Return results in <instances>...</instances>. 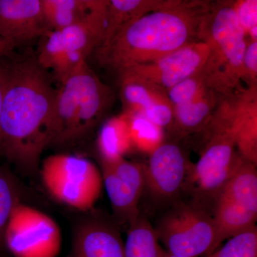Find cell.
<instances>
[{"label": "cell", "mask_w": 257, "mask_h": 257, "mask_svg": "<svg viewBox=\"0 0 257 257\" xmlns=\"http://www.w3.org/2000/svg\"><path fill=\"white\" fill-rule=\"evenodd\" d=\"M7 78L0 116V155L23 173L39 171L50 147L56 89L35 55L6 63Z\"/></svg>", "instance_id": "cell-1"}, {"label": "cell", "mask_w": 257, "mask_h": 257, "mask_svg": "<svg viewBox=\"0 0 257 257\" xmlns=\"http://www.w3.org/2000/svg\"><path fill=\"white\" fill-rule=\"evenodd\" d=\"M209 2L172 0L128 24L104 48L96 51L101 65L116 73L160 60L199 41L201 23Z\"/></svg>", "instance_id": "cell-2"}, {"label": "cell", "mask_w": 257, "mask_h": 257, "mask_svg": "<svg viewBox=\"0 0 257 257\" xmlns=\"http://www.w3.org/2000/svg\"><path fill=\"white\" fill-rule=\"evenodd\" d=\"M114 96L87 61L82 62L56 89L50 147L82 142L110 108Z\"/></svg>", "instance_id": "cell-3"}, {"label": "cell", "mask_w": 257, "mask_h": 257, "mask_svg": "<svg viewBox=\"0 0 257 257\" xmlns=\"http://www.w3.org/2000/svg\"><path fill=\"white\" fill-rule=\"evenodd\" d=\"M198 40L209 47V57L202 70L208 87L223 98L234 95L242 80L243 57L248 41L236 18L234 2L209 4Z\"/></svg>", "instance_id": "cell-4"}, {"label": "cell", "mask_w": 257, "mask_h": 257, "mask_svg": "<svg viewBox=\"0 0 257 257\" xmlns=\"http://www.w3.org/2000/svg\"><path fill=\"white\" fill-rule=\"evenodd\" d=\"M44 187L57 202L87 212L100 197L101 171L85 157L56 154L46 157L39 167Z\"/></svg>", "instance_id": "cell-5"}, {"label": "cell", "mask_w": 257, "mask_h": 257, "mask_svg": "<svg viewBox=\"0 0 257 257\" xmlns=\"http://www.w3.org/2000/svg\"><path fill=\"white\" fill-rule=\"evenodd\" d=\"M108 0L104 8L84 23L55 31L40 38L36 59L42 69L52 71L59 82L87 61L100 45L105 31Z\"/></svg>", "instance_id": "cell-6"}, {"label": "cell", "mask_w": 257, "mask_h": 257, "mask_svg": "<svg viewBox=\"0 0 257 257\" xmlns=\"http://www.w3.org/2000/svg\"><path fill=\"white\" fill-rule=\"evenodd\" d=\"M209 143L193 169L192 178L203 192L222 190L234 167L236 154L232 130L231 98H222L209 121Z\"/></svg>", "instance_id": "cell-7"}, {"label": "cell", "mask_w": 257, "mask_h": 257, "mask_svg": "<svg viewBox=\"0 0 257 257\" xmlns=\"http://www.w3.org/2000/svg\"><path fill=\"white\" fill-rule=\"evenodd\" d=\"M5 243L14 257H56L62 246V232L48 214L21 202L7 224Z\"/></svg>", "instance_id": "cell-8"}, {"label": "cell", "mask_w": 257, "mask_h": 257, "mask_svg": "<svg viewBox=\"0 0 257 257\" xmlns=\"http://www.w3.org/2000/svg\"><path fill=\"white\" fill-rule=\"evenodd\" d=\"M156 232L166 251L179 257L208 256L219 247L214 219L202 210L186 209L173 213L164 219Z\"/></svg>", "instance_id": "cell-9"}, {"label": "cell", "mask_w": 257, "mask_h": 257, "mask_svg": "<svg viewBox=\"0 0 257 257\" xmlns=\"http://www.w3.org/2000/svg\"><path fill=\"white\" fill-rule=\"evenodd\" d=\"M209 55L207 44L194 42L160 60L134 66L118 73L126 72L167 92L184 79L200 72Z\"/></svg>", "instance_id": "cell-10"}, {"label": "cell", "mask_w": 257, "mask_h": 257, "mask_svg": "<svg viewBox=\"0 0 257 257\" xmlns=\"http://www.w3.org/2000/svg\"><path fill=\"white\" fill-rule=\"evenodd\" d=\"M103 185L115 214L128 224L138 215V203L145 184V168L126 159L101 162Z\"/></svg>", "instance_id": "cell-11"}, {"label": "cell", "mask_w": 257, "mask_h": 257, "mask_svg": "<svg viewBox=\"0 0 257 257\" xmlns=\"http://www.w3.org/2000/svg\"><path fill=\"white\" fill-rule=\"evenodd\" d=\"M117 74L122 112L143 115L162 128L172 124L174 108L165 91L126 72Z\"/></svg>", "instance_id": "cell-12"}, {"label": "cell", "mask_w": 257, "mask_h": 257, "mask_svg": "<svg viewBox=\"0 0 257 257\" xmlns=\"http://www.w3.org/2000/svg\"><path fill=\"white\" fill-rule=\"evenodd\" d=\"M47 32L41 0H0V39L13 50Z\"/></svg>", "instance_id": "cell-13"}, {"label": "cell", "mask_w": 257, "mask_h": 257, "mask_svg": "<svg viewBox=\"0 0 257 257\" xmlns=\"http://www.w3.org/2000/svg\"><path fill=\"white\" fill-rule=\"evenodd\" d=\"M67 257H125L124 243L114 225L87 216L74 225Z\"/></svg>", "instance_id": "cell-14"}, {"label": "cell", "mask_w": 257, "mask_h": 257, "mask_svg": "<svg viewBox=\"0 0 257 257\" xmlns=\"http://www.w3.org/2000/svg\"><path fill=\"white\" fill-rule=\"evenodd\" d=\"M145 178L158 197H170L177 193L185 179L187 165L182 149L173 143L162 144L152 154Z\"/></svg>", "instance_id": "cell-15"}, {"label": "cell", "mask_w": 257, "mask_h": 257, "mask_svg": "<svg viewBox=\"0 0 257 257\" xmlns=\"http://www.w3.org/2000/svg\"><path fill=\"white\" fill-rule=\"evenodd\" d=\"M231 118L239 155L256 165L257 85L231 96Z\"/></svg>", "instance_id": "cell-16"}, {"label": "cell", "mask_w": 257, "mask_h": 257, "mask_svg": "<svg viewBox=\"0 0 257 257\" xmlns=\"http://www.w3.org/2000/svg\"><path fill=\"white\" fill-rule=\"evenodd\" d=\"M106 0H41L47 32L84 23L105 6Z\"/></svg>", "instance_id": "cell-17"}, {"label": "cell", "mask_w": 257, "mask_h": 257, "mask_svg": "<svg viewBox=\"0 0 257 257\" xmlns=\"http://www.w3.org/2000/svg\"><path fill=\"white\" fill-rule=\"evenodd\" d=\"M172 0H108L105 31L96 51L104 48L121 29L140 17L162 9Z\"/></svg>", "instance_id": "cell-18"}, {"label": "cell", "mask_w": 257, "mask_h": 257, "mask_svg": "<svg viewBox=\"0 0 257 257\" xmlns=\"http://www.w3.org/2000/svg\"><path fill=\"white\" fill-rule=\"evenodd\" d=\"M256 165L236 154L234 167L219 197L257 214Z\"/></svg>", "instance_id": "cell-19"}, {"label": "cell", "mask_w": 257, "mask_h": 257, "mask_svg": "<svg viewBox=\"0 0 257 257\" xmlns=\"http://www.w3.org/2000/svg\"><path fill=\"white\" fill-rule=\"evenodd\" d=\"M101 162H114L124 159L133 149L130 138L128 118L122 112L106 120L97 139Z\"/></svg>", "instance_id": "cell-20"}, {"label": "cell", "mask_w": 257, "mask_h": 257, "mask_svg": "<svg viewBox=\"0 0 257 257\" xmlns=\"http://www.w3.org/2000/svg\"><path fill=\"white\" fill-rule=\"evenodd\" d=\"M257 214L219 197L214 219L218 245L255 226Z\"/></svg>", "instance_id": "cell-21"}, {"label": "cell", "mask_w": 257, "mask_h": 257, "mask_svg": "<svg viewBox=\"0 0 257 257\" xmlns=\"http://www.w3.org/2000/svg\"><path fill=\"white\" fill-rule=\"evenodd\" d=\"M223 97L209 89L190 102L174 108V123L184 131L192 132L209 123Z\"/></svg>", "instance_id": "cell-22"}, {"label": "cell", "mask_w": 257, "mask_h": 257, "mask_svg": "<svg viewBox=\"0 0 257 257\" xmlns=\"http://www.w3.org/2000/svg\"><path fill=\"white\" fill-rule=\"evenodd\" d=\"M160 248L157 232L148 221L138 216L130 223L125 257H158Z\"/></svg>", "instance_id": "cell-23"}, {"label": "cell", "mask_w": 257, "mask_h": 257, "mask_svg": "<svg viewBox=\"0 0 257 257\" xmlns=\"http://www.w3.org/2000/svg\"><path fill=\"white\" fill-rule=\"evenodd\" d=\"M125 114L128 118L133 148L150 155L164 143L163 128L138 113Z\"/></svg>", "instance_id": "cell-24"}, {"label": "cell", "mask_w": 257, "mask_h": 257, "mask_svg": "<svg viewBox=\"0 0 257 257\" xmlns=\"http://www.w3.org/2000/svg\"><path fill=\"white\" fill-rule=\"evenodd\" d=\"M21 190L10 172L0 167V250L6 248L5 233L12 213L21 203Z\"/></svg>", "instance_id": "cell-25"}, {"label": "cell", "mask_w": 257, "mask_h": 257, "mask_svg": "<svg viewBox=\"0 0 257 257\" xmlns=\"http://www.w3.org/2000/svg\"><path fill=\"white\" fill-rule=\"evenodd\" d=\"M207 257H257L256 226L235 235Z\"/></svg>", "instance_id": "cell-26"}, {"label": "cell", "mask_w": 257, "mask_h": 257, "mask_svg": "<svg viewBox=\"0 0 257 257\" xmlns=\"http://www.w3.org/2000/svg\"><path fill=\"white\" fill-rule=\"evenodd\" d=\"M202 70L176 84L166 92L173 107L190 102L211 89L208 87Z\"/></svg>", "instance_id": "cell-27"}, {"label": "cell", "mask_w": 257, "mask_h": 257, "mask_svg": "<svg viewBox=\"0 0 257 257\" xmlns=\"http://www.w3.org/2000/svg\"><path fill=\"white\" fill-rule=\"evenodd\" d=\"M235 13L246 37L250 41H257V1L240 0L234 2Z\"/></svg>", "instance_id": "cell-28"}, {"label": "cell", "mask_w": 257, "mask_h": 257, "mask_svg": "<svg viewBox=\"0 0 257 257\" xmlns=\"http://www.w3.org/2000/svg\"><path fill=\"white\" fill-rule=\"evenodd\" d=\"M242 80L248 87L257 85V41L248 40L242 62Z\"/></svg>", "instance_id": "cell-29"}, {"label": "cell", "mask_w": 257, "mask_h": 257, "mask_svg": "<svg viewBox=\"0 0 257 257\" xmlns=\"http://www.w3.org/2000/svg\"><path fill=\"white\" fill-rule=\"evenodd\" d=\"M3 58H0V116H1L2 108H3L7 78L6 63L3 62Z\"/></svg>", "instance_id": "cell-30"}, {"label": "cell", "mask_w": 257, "mask_h": 257, "mask_svg": "<svg viewBox=\"0 0 257 257\" xmlns=\"http://www.w3.org/2000/svg\"><path fill=\"white\" fill-rule=\"evenodd\" d=\"M13 49L0 39V58L10 55Z\"/></svg>", "instance_id": "cell-31"}, {"label": "cell", "mask_w": 257, "mask_h": 257, "mask_svg": "<svg viewBox=\"0 0 257 257\" xmlns=\"http://www.w3.org/2000/svg\"><path fill=\"white\" fill-rule=\"evenodd\" d=\"M158 257H179L175 256V255L172 254V253H169L168 251L164 250L162 247L160 248V251H159Z\"/></svg>", "instance_id": "cell-32"}]
</instances>
